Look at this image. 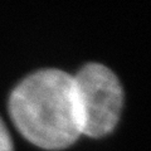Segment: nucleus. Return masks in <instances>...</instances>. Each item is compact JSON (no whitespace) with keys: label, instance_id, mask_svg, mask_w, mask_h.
<instances>
[{"label":"nucleus","instance_id":"1","mask_svg":"<svg viewBox=\"0 0 151 151\" xmlns=\"http://www.w3.org/2000/svg\"><path fill=\"white\" fill-rule=\"evenodd\" d=\"M9 113L20 134L42 149L68 147L82 135L73 76L60 69L23 79L10 94Z\"/></svg>","mask_w":151,"mask_h":151},{"label":"nucleus","instance_id":"2","mask_svg":"<svg viewBox=\"0 0 151 151\" xmlns=\"http://www.w3.org/2000/svg\"><path fill=\"white\" fill-rule=\"evenodd\" d=\"M82 135L101 137L115 129L124 105L116 74L100 63H88L73 76Z\"/></svg>","mask_w":151,"mask_h":151},{"label":"nucleus","instance_id":"3","mask_svg":"<svg viewBox=\"0 0 151 151\" xmlns=\"http://www.w3.org/2000/svg\"><path fill=\"white\" fill-rule=\"evenodd\" d=\"M0 151H13V141L4 121L0 117Z\"/></svg>","mask_w":151,"mask_h":151}]
</instances>
